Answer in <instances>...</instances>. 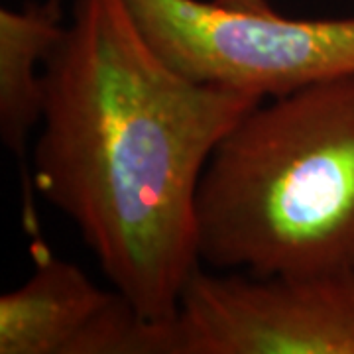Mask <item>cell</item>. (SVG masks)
<instances>
[{
	"label": "cell",
	"mask_w": 354,
	"mask_h": 354,
	"mask_svg": "<svg viewBox=\"0 0 354 354\" xmlns=\"http://www.w3.org/2000/svg\"><path fill=\"white\" fill-rule=\"evenodd\" d=\"M266 101L181 73L140 32L124 0H75L46 64L32 187L81 232L114 290L158 323L176 317L201 266L203 171Z\"/></svg>",
	"instance_id": "obj_1"
},
{
	"label": "cell",
	"mask_w": 354,
	"mask_h": 354,
	"mask_svg": "<svg viewBox=\"0 0 354 354\" xmlns=\"http://www.w3.org/2000/svg\"><path fill=\"white\" fill-rule=\"evenodd\" d=\"M201 266L354 270V75L258 102L216 144L195 203Z\"/></svg>",
	"instance_id": "obj_2"
},
{
	"label": "cell",
	"mask_w": 354,
	"mask_h": 354,
	"mask_svg": "<svg viewBox=\"0 0 354 354\" xmlns=\"http://www.w3.org/2000/svg\"><path fill=\"white\" fill-rule=\"evenodd\" d=\"M165 62L195 81L276 99L354 75V16L293 18L268 0H124Z\"/></svg>",
	"instance_id": "obj_3"
},
{
	"label": "cell",
	"mask_w": 354,
	"mask_h": 354,
	"mask_svg": "<svg viewBox=\"0 0 354 354\" xmlns=\"http://www.w3.org/2000/svg\"><path fill=\"white\" fill-rule=\"evenodd\" d=\"M169 354H354V270L207 272L185 281Z\"/></svg>",
	"instance_id": "obj_4"
},
{
	"label": "cell",
	"mask_w": 354,
	"mask_h": 354,
	"mask_svg": "<svg viewBox=\"0 0 354 354\" xmlns=\"http://www.w3.org/2000/svg\"><path fill=\"white\" fill-rule=\"evenodd\" d=\"M34 250V274L0 297V354H91L124 295L97 286L41 242Z\"/></svg>",
	"instance_id": "obj_5"
},
{
	"label": "cell",
	"mask_w": 354,
	"mask_h": 354,
	"mask_svg": "<svg viewBox=\"0 0 354 354\" xmlns=\"http://www.w3.org/2000/svg\"><path fill=\"white\" fill-rule=\"evenodd\" d=\"M64 30L57 0L0 10V134L18 160L41 124L46 64Z\"/></svg>",
	"instance_id": "obj_6"
},
{
	"label": "cell",
	"mask_w": 354,
	"mask_h": 354,
	"mask_svg": "<svg viewBox=\"0 0 354 354\" xmlns=\"http://www.w3.org/2000/svg\"><path fill=\"white\" fill-rule=\"evenodd\" d=\"M57 2H62V0H57Z\"/></svg>",
	"instance_id": "obj_7"
}]
</instances>
